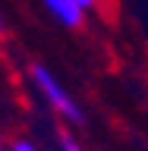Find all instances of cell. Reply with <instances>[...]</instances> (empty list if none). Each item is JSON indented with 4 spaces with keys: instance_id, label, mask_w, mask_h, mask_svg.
Here are the masks:
<instances>
[{
    "instance_id": "8992f818",
    "label": "cell",
    "mask_w": 148,
    "mask_h": 151,
    "mask_svg": "<svg viewBox=\"0 0 148 151\" xmlns=\"http://www.w3.org/2000/svg\"><path fill=\"white\" fill-rule=\"evenodd\" d=\"M0 151H3V145H0Z\"/></svg>"
},
{
    "instance_id": "6da1fadb",
    "label": "cell",
    "mask_w": 148,
    "mask_h": 151,
    "mask_svg": "<svg viewBox=\"0 0 148 151\" xmlns=\"http://www.w3.org/2000/svg\"><path fill=\"white\" fill-rule=\"evenodd\" d=\"M32 79H35L38 91L44 94V101L51 104V107H54L63 120H69V123H82V107L73 101V94L66 91V88L57 82L54 76L47 73V66H32Z\"/></svg>"
},
{
    "instance_id": "3957f363",
    "label": "cell",
    "mask_w": 148,
    "mask_h": 151,
    "mask_svg": "<svg viewBox=\"0 0 148 151\" xmlns=\"http://www.w3.org/2000/svg\"><path fill=\"white\" fill-rule=\"evenodd\" d=\"M9 151H38V145H35V142H28V139H19V142L9 145Z\"/></svg>"
},
{
    "instance_id": "5b68a950",
    "label": "cell",
    "mask_w": 148,
    "mask_h": 151,
    "mask_svg": "<svg viewBox=\"0 0 148 151\" xmlns=\"http://www.w3.org/2000/svg\"><path fill=\"white\" fill-rule=\"evenodd\" d=\"M0 32H3V16H0Z\"/></svg>"
},
{
    "instance_id": "277c9868",
    "label": "cell",
    "mask_w": 148,
    "mask_h": 151,
    "mask_svg": "<svg viewBox=\"0 0 148 151\" xmlns=\"http://www.w3.org/2000/svg\"><path fill=\"white\" fill-rule=\"evenodd\" d=\"M60 151H82L79 142H73V135H60Z\"/></svg>"
},
{
    "instance_id": "7a4b0ae2",
    "label": "cell",
    "mask_w": 148,
    "mask_h": 151,
    "mask_svg": "<svg viewBox=\"0 0 148 151\" xmlns=\"http://www.w3.org/2000/svg\"><path fill=\"white\" fill-rule=\"evenodd\" d=\"M92 6H95L92 0H47V3H44V9L60 22V25H66V28L82 25L85 13H88Z\"/></svg>"
}]
</instances>
